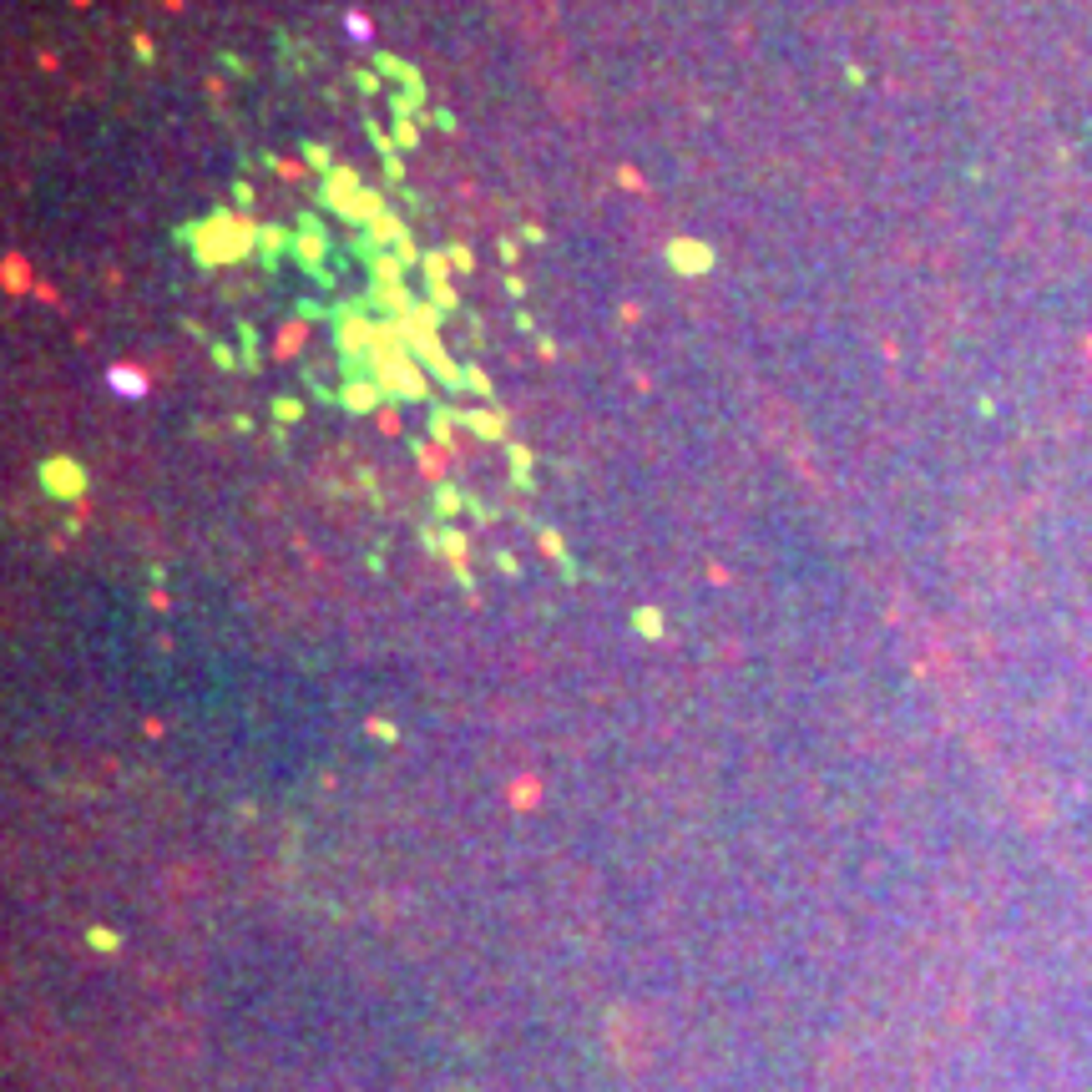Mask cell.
Listing matches in <instances>:
<instances>
[{"label": "cell", "mask_w": 1092, "mask_h": 1092, "mask_svg": "<svg viewBox=\"0 0 1092 1092\" xmlns=\"http://www.w3.org/2000/svg\"><path fill=\"white\" fill-rule=\"evenodd\" d=\"M106 385H112L116 395H127V399H142L147 395V374L132 370V364H112V370H106Z\"/></svg>", "instance_id": "1"}, {"label": "cell", "mask_w": 1092, "mask_h": 1092, "mask_svg": "<svg viewBox=\"0 0 1092 1092\" xmlns=\"http://www.w3.org/2000/svg\"><path fill=\"white\" fill-rule=\"evenodd\" d=\"M673 258H678V273H703L708 263H713V248H708V243H688V238H678V243H673Z\"/></svg>", "instance_id": "2"}, {"label": "cell", "mask_w": 1092, "mask_h": 1092, "mask_svg": "<svg viewBox=\"0 0 1092 1092\" xmlns=\"http://www.w3.org/2000/svg\"><path fill=\"white\" fill-rule=\"evenodd\" d=\"M455 420L465 425V430H476L481 440H506V430H501V420L496 415H476V410H461Z\"/></svg>", "instance_id": "3"}, {"label": "cell", "mask_w": 1092, "mask_h": 1092, "mask_svg": "<svg viewBox=\"0 0 1092 1092\" xmlns=\"http://www.w3.org/2000/svg\"><path fill=\"white\" fill-rule=\"evenodd\" d=\"M46 486H51V491H81L77 465H71V461H51V465H46Z\"/></svg>", "instance_id": "4"}, {"label": "cell", "mask_w": 1092, "mask_h": 1092, "mask_svg": "<svg viewBox=\"0 0 1092 1092\" xmlns=\"http://www.w3.org/2000/svg\"><path fill=\"white\" fill-rule=\"evenodd\" d=\"M506 455H511V476H516V486H531V450L527 445H506Z\"/></svg>", "instance_id": "5"}, {"label": "cell", "mask_w": 1092, "mask_h": 1092, "mask_svg": "<svg viewBox=\"0 0 1092 1092\" xmlns=\"http://www.w3.org/2000/svg\"><path fill=\"white\" fill-rule=\"evenodd\" d=\"M354 188H360V178H354V172H335V178H329V197H335V203H344V197L349 193H354Z\"/></svg>", "instance_id": "6"}, {"label": "cell", "mask_w": 1092, "mask_h": 1092, "mask_svg": "<svg viewBox=\"0 0 1092 1092\" xmlns=\"http://www.w3.org/2000/svg\"><path fill=\"white\" fill-rule=\"evenodd\" d=\"M344 405H349V410H370V405H374V385H349Z\"/></svg>", "instance_id": "7"}, {"label": "cell", "mask_w": 1092, "mask_h": 1092, "mask_svg": "<svg viewBox=\"0 0 1092 1092\" xmlns=\"http://www.w3.org/2000/svg\"><path fill=\"white\" fill-rule=\"evenodd\" d=\"M461 380H465V385H471V390H476V395H491V380H486V374L476 370V364H465V370H461Z\"/></svg>", "instance_id": "8"}, {"label": "cell", "mask_w": 1092, "mask_h": 1092, "mask_svg": "<svg viewBox=\"0 0 1092 1092\" xmlns=\"http://www.w3.org/2000/svg\"><path fill=\"white\" fill-rule=\"evenodd\" d=\"M436 506H440V516H455V511H461V496H455L450 486H440L436 491Z\"/></svg>", "instance_id": "9"}, {"label": "cell", "mask_w": 1092, "mask_h": 1092, "mask_svg": "<svg viewBox=\"0 0 1092 1092\" xmlns=\"http://www.w3.org/2000/svg\"><path fill=\"white\" fill-rule=\"evenodd\" d=\"M415 461H420L425 471H430V476H440V471H436V465H440V450H430V445H415Z\"/></svg>", "instance_id": "10"}, {"label": "cell", "mask_w": 1092, "mask_h": 1092, "mask_svg": "<svg viewBox=\"0 0 1092 1092\" xmlns=\"http://www.w3.org/2000/svg\"><path fill=\"white\" fill-rule=\"evenodd\" d=\"M450 263H455V269H465V273H471V269H476V253H471V248H450Z\"/></svg>", "instance_id": "11"}, {"label": "cell", "mask_w": 1092, "mask_h": 1092, "mask_svg": "<svg viewBox=\"0 0 1092 1092\" xmlns=\"http://www.w3.org/2000/svg\"><path fill=\"white\" fill-rule=\"evenodd\" d=\"M5 269H11V289H26V283H31V273H26V263H21V258H11Z\"/></svg>", "instance_id": "12"}, {"label": "cell", "mask_w": 1092, "mask_h": 1092, "mask_svg": "<svg viewBox=\"0 0 1092 1092\" xmlns=\"http://www.w3.org/2000/svg\"><path fill=\"white\" fill-rule=\"evenodd\" d=\"M415 142H420V132H415L410 122H399L395 127V147H415Z\"/></svg>", "instance_id": "13"}, {"label": "cell", "mask_w": 1092, "mask_h": 1092, "mask_svg": "<svg viewBox=\"0 0 1092 1092\" xmlns=\"http://www.w3.org/2000/svg\"><path fill=\"white\" fill-rule=\"evenodd\" d=\"M440 546H445V556H450V562H465V537H445Z\"/></svg>", "instance_id": "14"}, {"label": "cell", "mask_w": 1092, "mask_h": 1092, "mask_svg": "<svg viewBox=\"0 0 1092 1092\" xmlns=\"http://www.w3.org/2000/svg\"><path fill=\"white\" fill-rule=\"evenodd\" d=\"M298 410H304L298 399H279V405H273V415H279V420H298Z\"/></svg>", "instance_id": "15"}, {"label": "cell", "mask_w": 1092, "mask_h": 1092, "mask_svg": "<svg viewBox=\"0 0 1092 1092\" xmlns=\"http://www.w3.org/2000/svg\"><path fill=\"white\" fill-rule=\"evenodd\" d=\"M541 552H546V556H566L562 552V537H556V531H541Z\"/></svg>", "instance_id": "16"}, {"label": "cell", "mask_w": 1092, "mask_h": 1092, "mask_svg": "<svg viewBox=\"0 0 1092 1092\" xmlns=\"http://www.w3.org/2000/svg\"><path fill=\"white\" fill-rule=\"evenodd\" d=\"M425 273H430V279L440 283V279L450 273V269H445V258H440V253H430V258H425Z\"/></svg>", "instance_id": "17"}, {"label": "cell", "mask_w": 1092, "mask_h": 1092, "mask_svg": "<svg viewBox=\"0 0 1092 1092\" xmlns=\"http://www.w3.org/2000/svg\"><path fill=\"white\" fill-rule=\"evenodd\" d=\"M380 425H385V436H399V415L385 410V405H380Z\"/></svg>", "instance_id": "18"}, {"label": "cell", "mask_w": 1092, "mask_h": 1092, "mask_svg": "<svg viewBox=\"0 0 1092 1092\" xmlns=\"http://www.w3.org/2000/svg\"><path fill=\"white\" fill-rule=\"evenodd\" d=\"M436 304H440V308H455V294H450L445 283H436Z\"/></svg>", "instance_id": "19"}, {"label": "cell", "mask_w": 1092, "mask_h": 1092, "mask_svg": "<svg viewBox=\"0 0 1092 1092\" xmlns=\"http://www.w3.org/2000/svg\"><path fill=\"white\" fill-rule=\"evenodd\" d=\"M385 172H390V178H395V182L405 178V168H399V157H390V152H385Z\"/></svg>", "instance_id": "20"}]
</instances>
